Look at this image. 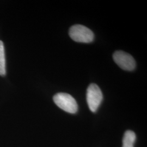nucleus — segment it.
Wrapping results in <instances>:
<instances>
[{"mask_svg":"<svg viewBox=\"0 0 147 147\" xmlns=\"http://www.w3.org/2000/svg\"><path fill=\"white\" fill-rule=\"evenodd\" d=\"M69 34L76 42L89 43L94 40V33L89 28L81 25H75L70 27Z\"/></svg>","mask_w":147,"mask_h":147,"instance_id":"1","label":"nucleus"},{"mask_svg":"<svg viewBox=\"0 0 147 147\" xmlns=\"http://www.w3.org/2000/svg\"><path fill=\"white\" fill-rule=\"evenodd\" d=\"M53 99L56 105L64 111L72 114L77 112L78 104L73 97L68 93H57L53 96Z\"/></svg>","mask_w":147,"mask_h":147,"instance_id":"2","label":"nucleus"},{"mask_svg":"<svg viewBox=\"0 0 147 147\" xmlns=\"http://www.w3.org/2000/svg\"><path fill=\"white\" fill-rule=\"evenodd\" d=\"M86 98L90 110L93 112H96L103 99L102 92L99 86L95 84H90L87 90Z\"/></svg>","mask_w":147,"mask_h":147,"instance_id":"3","label":"nucleus"},{"mask_svg":"<svg viewBox=\"0 0 147 147\" xmlns=\"http://www.w3.org/2000/svg\"><path fill=\"white\" fill-rule=\"evenodd\" d=\"M114 61L121 68L132 71L136 67V62L131 55L123 51H117L113 53Z\"/></svg>","mask_w":147,"mask_h":147,"instance_id":"4","label":"nucleus"},{"mask_svg":"<svg viewBox=\"0 0 147 147\" xmlns=\"http://www.w3.org/2000/svg\"><path fill=\"white\" fill-rule=\"evenodd\" d=\"M136 139V136L134 132L131 130L126 131L123 139V147H134Z\"/></svg>","mask_w":147,"mask_h":147,"instance_id":"5","label":"nucleus"},{"mask_svg":"<svg viewBox=\"0 0 147 147\" xmlns=\"http://www.w3.org/2000/svg\"><path fill=\"white\" fill-rule=\"evenodd\" d=\"M5 48L3 42L0 40V75L5 76Z\"/></svg>","mask_w":147,"mask_h":147,"instance_id":"6","label":"nucleus"}]
</instances>
